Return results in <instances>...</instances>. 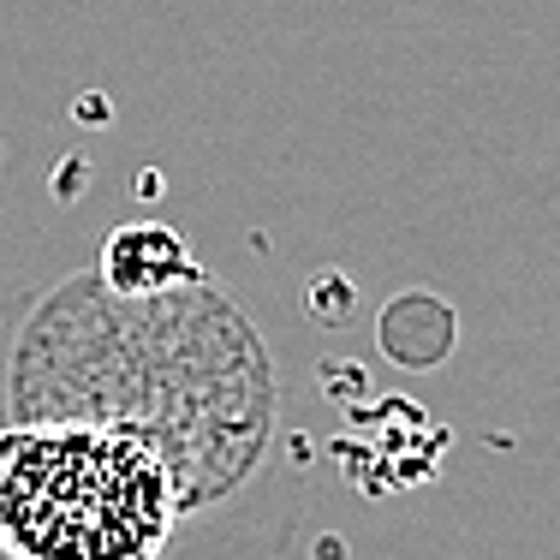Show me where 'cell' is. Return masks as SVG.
<instances>
[{"mask_svg": "<svg viewBox=\"0 0 560 560\" xmlns=\"http://www.w3.org/2000/svg\"><path fill=\"white\" fill-rule=\"evenodd\" d=\"M167 518V471L131 435H0V542L19 560H155Z\"/></svg>", "mask_w": 560, "mask_h": 560, "instance_id": "obj_1", "label": "cell"}, {"mask_svg": "<svg viewBox=\"0 0 560 560\" xmlns=\"http://www.w3.org/2000/svg\"><path fill=\"white\" fill-rule=\"evenodd\" d=\"M185 275H191V257L167 226H131L108 245V280L119 292H155Z\"/></svg>", "mask_w": 560, "mask_h": 560, "instance_id": "obj_2", "label": "cell"}]
</instances>
